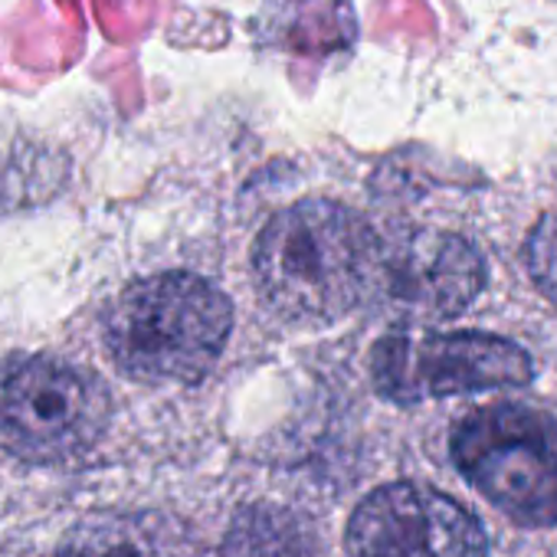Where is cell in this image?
<instances>
[{
	"mask_svg": "<svg viewBox=\"0 0 557 557\" xmlns=\"http://www.w3.org/2000/svg\"><path fill=\"white\" fill-rule=\"evenodd\" d=\"M381 239L345 203L302 200L278 210L252 246L259 299L289 322L329 325L368 302Z\"/></svg>",
	"mask_w": 557,
	"mask_h": 557,
	"instance_id": "1",
	"label": "cell"
},
{
	"mask_svg": "<svg viewBox=\"0 0 557 557\" xmlns=\"http://www.w3.org/2000/svg\"><path fill=\"white\" fill-rule=\"evenodd\" d=\"M371 377L381 397L420 404L433 397L524 387L531 358L488 332H391L371 351Z\"/></svg>",
	"mask_w": 557,
	"mask_h": 557,
	"instance_id": "5",
	"label": "cell"
},
{
	"mask_svg": "<svg viewBox=\"0 0 557 557\" xmlns=\"http://www.w3.org/2000/svg\"><path fill=\"white\" fill-rule=\"evenodd\" d=\"M524 265L531 283L557 306V213L541 216L524 239Z\"/></svg>",
	"mask_w": 557,
	"mask_h": 557,
	"instance_id": "11",
	"label": "cell"
},
{
	"mask_svg": "<svg viewBox=\"0 0 557 557\" xmlns=\"http://www.w3.org/2000/svg\"><path fill=\"white\" fill-rule=\"evenodd\" d=\"M109 394L86 368L21 355L0 361V443L37 462L89 449L109 426Z\"/></svg>",
	"mask_w": 557,
	"mask_h": 557,
	"instance_id": "4",
	"label": "cell"
},
{
	"mask_svg": "<svg viewBox=\"0 0 557 557\" xmlns=\"http://www.w3.org/2000/svg\"><path fill=\"white\" fill-rule=\"evenodd\" d=\"M233 312L220 289L190 272L132 283L106 312V351L115 368L148 384L200 381L230 338Z\"/></svg>",
	"mask_w": 557,
	"mask_h": 557,
	"instance_id": "2",
	"label": "cell"
},
{
	"mask_svg": "<svg viewBox=\"0 0 557 557\" xmlns=\"http://www.w3.org/2000/svg\"><path fill=\"white\" fill-rule=\"evenodd\" d=\"M351 557H488L479 518L456 498L394 482L371 492L348 521Z\"/></svg>",
	"mask_w": 557,
	"mask_h": 557,
	"instance_id": "7",
	"label": "cell"
},
{
	"mask_svg": "<svg viewBox=\"0 0 557 557\" xmlns=\"http://www.w3.org/2000/svg\"><path fill=\"white\" fill-rule=\"evenodd\" d=\"M485 286L472 243L446 230H410L381 243L371 302L400 322H443L466 312Z\"/></svg>",
	"mask_w": 557,
	"mask_h": 557,
	"instance_id": "6",
	"label": "cell"
},
{
	"mask_svg": "<svg viewBox=\"0 0 557 557\" xmlns=\"http://www.w3.org/2000/svg\"><path fill=\"white\" fill-rule=\"evenodd\" d=\"M453 466L502 515L524 528L557 524V417L524 404H492L449 436Z\"/></svg>",
	"mask_w": 557,
	"mask_h": 557,
	"instance_id": "3",
	"label": "cell"
},
{
	"mask_svg": "<svg viewBox=\"0 0 557 557\" xmlns=\"http://www.w3.org/2000/svg\"><path fill=\"white\" fill-rule=\"evenodd\" d=\"M355 14L348 0H289L286 37L306 53H335L355 44Z\"/></svg>",
	"mask_w": 557,
	"mask_h": 557,
	"instance_id": "10",
	"label": "cell"
},
{
	"mask_svg": "<svg viewBox=\"0 0 557 557\" xmlns=\"http://www.w3.org/2000/svg\"><path fill=\"white\" fill-rule=\"evenodd\" d=\"M312 531L293 508L252 505L230 524L223 557H312Z\"/></svg>",
	"mask_w": 557,
	"mask_h": 557,
	"instance_id": "9",
	"label": "cell"
},
{
	"mask_svg": "<svg viewBox=\"0 0 557 557\" xmlns=\"http://www.w3.org/2000/svg\"><path fill=\"white\" fill-rule=\"evenodd\" d=\"M168 531L141 515H99L79 521L57 557H171Z\"/></svg>",
	"mask_w": 557,
	"mask_h": 557,
	"instance_id": "8",
	"label": "cell"
}]
</instances>
